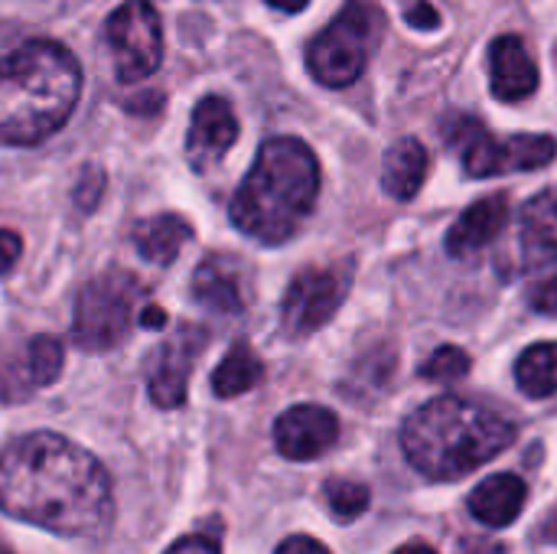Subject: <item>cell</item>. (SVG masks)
Segmentation results:
<instances>
[{
	"label": "cell",
	"instance_id": "cell-1",
	"mask_svg": "<svg viewBox=\"0 0 557 554\" xmlns=\"http://www.w3.org/2000/svg\"><path fill=\"white\" fill-rule=\"evenodd\" d=\"M0 509L55 535H98L111 522V480L78 444L39 431L0 454Z\"/></svg>",
	"mask_w": 557,
	"mask_h": 554
},
{
	"label": "cell",
	"instance_id": "cell-2",
	"mask_svg": "<svg viewBox=\"0 0 557 554\" xmlns=\"http://www.w3.org/2000/svg\"><path fill=\"white\" fill-rule=\"evenodd\" d=\"M82 69L55 39H26L0 59V144L29 147L75 111Z\"/></svg>",
	"mask_w": 557,
	"mask_h": 554
},
{
	"label": "cell",
	"instance_id": "cell-3",
	"mask_svg": "<svg viewBox=\"0 0 557 554\" xmlns=\"http://www.w3.org/2000/svg\"><path fill=\"white\" fill-rule=\"evenodd\" d=\"M320 196V160L300 137H271L232 196V222L264 245L287 242L313 212Z\"/></svg>",
	"mask_w": 557,
	"mask_h": 554
},
{
	"label": "cell",
	"instance_id": "cell-4",
	"mask_svg": "<svg viewBox=\"0 0 557 554\" xmlns=\"http://www.w3.org/2000/svg\"><path fill=\"white\" fill-rule=\"evenodd\" d=\"M512 441L516 424L509 418L457 395L421 405L401 428L405 457L431 480H460L499 457Z\"/></svg>",
	"mask_w": 557,
	"mask_h": 554
},
{
	"label": "cell",
	"instance_id": "cell-5",
	"mask_svg": "<svg viewBox=\"0 0 557 554\" xmlns=\"http://www.w3.org/2000/svg\"><path fill=\"white\" fill-rule=\"evenodd\" d=\"M382 10L372 0H349L307 46V69L326 88L352 85L382 39Z\"/></svg>",
	"mask_w": 557,
	"mask_h": 554
},
{
	"label": "cell",
	"instance_id": "cell-6",
	"mask_svg": "<svg viewBox=\"0 0 557 554\" xmlns=\"http://www.w3.org/2000/svg\"><path fill=\"white\" fill-rule=\"evenodd\" d=\"M140 300V281L131 271L108 268L95 274L75 297L72 340L85 353H104L124 343Z\"/></svg>",
	"mask_w": 557,
	"mask_h": 554
},
{
	"label": "cell",
	"instance_id": "cell-7",
	"mask_svg": "<svg viewBox=\"0 0 557 554\" xmlns=\"http://www.w3.org/2000/svg\"><path fill=\"white\" fill-rule=\"evenodd\" d=\"M447 144L460 153L467 176H503L539 170L555 160L557 144L548 134H512L496 140L476 118H457L447 131Z\"/></svg>",
	"mask_w": 557,
	"mask_h": 554
},
{
	"label": "cell",
	"instance_id": "cell-8",
	"mask_svg": "<svg viewBox=\"0 0 557 554\" xmlns=\"http://www.w3.org/2000/svg\"><path fill=\"white\" fill-rule=\"evenodd\" d=\"M104 39L121 82H140L163 62V29L150 0H124L104 23Z\"/></svg>",
	"mask_w": 557,
	"mask_h": 554
},
{
	"label": "cell",
	"instance_id": "cell-9",
	"mask_svg": "<svg viewBox=\"0 0 557 554\" xmlns=\"http://www.w3.org/2000/svg\"><path fill=\"white\" fill-rule=\"evenodd\" d=\"M349 291V271L339 268H307L300 271L281 304V320L290 336H310L333 320Z\"/></svg>",
	"mask_w": 557,
	"mask_h": 554
},
{
	"label": "cell",
	"instance_id": "cell-10",
	"mask_svg": "<svg viewBox=\"0 0 557 554\" xmlns=\"http://www.w3.org/2000/svg\"><path fill=\"white\" fill-rule=\"evenodd\" d=\"M202 346H206V330L196 323L180 327L160 346L153 369H150V379H147V392H150V402L157 408L170 411V408H180L186 402L189 376H193V366H196Z\"/></svg>",
	"mask_w": 557,
	"mask_h": 554
},
{
	"label": "cell",
	"instance_id": "cell-11",
	"mask_svg": "<svg viewBox=\"0 0 557 554\" xmlns=\"http://www.w3.org/2000/svg\"><path fill=\"white\" fill-rule=\"evenodd\" d=\"M238 140V118L232 104L222 95H206L199 98L193 121H189V137H186V160L193 170H209L215 167L232 144Z\"/></svg>",
	"mask_w": 557,
	"mask_h": 554
},
{
	"label": "cell",
	"instance_id": "cell-12",
	"mask_svg": "<svg viewBox=\"0 0 557 554\" xmlns=\"http://www.w3.org/2000/svg\"><path fill=\"white\" fill-rule=\"evenodd\" d=\"M339 438V421L323 405H294L274 424V444L287 460H313Z\"/></svg>",
	"mask_w": 557,
	"mask_h": 554
},
{
	"label": "cell",
	"instance_id": "cell-13",
	"mask_svg": "<svg viewBox=\"0 0 557 554\" xmlns=\"http://www.w3.org/2000/svg\"><path fill=\"white\" fill-rule=\"evenodd\" d=\"M193 297L199 307L212 313H242L248 304V287H245V268L238 258L212 251L199 261L193 274Z\"/></svg>",
	"mask_w": 557,
	"mask_h": 554
},
{
	"label": "cell",
	"instance_id": "cell-14",
	"mask_svg": "<svg viewBox=\"0 0 557 554\" xmlns=\"http://www.w3.org/2000/svg\"><path fill=\"white\" fill-rule=\"evenodd\" d=\"M490 82L499 101H525L539 91V65L522 36H499L490 46Z\"/></svg>",
	"mask_w": 557,
	"mask_h": 554
},
{
	"label": "cell",
	"instance_id": "cell-15",
	"mask_svg": "<svg viewBox=\"0 0 557 554\" xmlns=\"http://www.w3.org/2000/svg\"><path fill=\"white\" fill-rule=\"evenodd\" d=\"M509 222V199L503 193L476 199L447 232V251L454 258H470L486 248Z\"/></svg>",
	"mask_w": 557,
	"mask_h": 554
},
{
	"label": "cell",
	"instance_id": "cell-16",
	"mask_svg": "<svg viewBox=\"0 0 557 554\" xmlns=\"http://www.w3.org/2000/svg\"><path fill=\"white\" fill-rule=\"evenodd\" d=\"M525 496H529V490L519 477L496 473L470 493V513L490 529H506L519 519Z\"/></svg>",
	"mask_w": 557,
	"mask_h": 554
},
{
	"label": "cell",
	"instance_id": "cell-17",
	"mask_svg": "<svg viewBox=\"0 0 557 554\" xmlns=\"http://www.w3.org/2000/svg\"><path fill=\"white\" fill-rule=\"evenodd\" d=\"M519 229H522V248L535 264L557 261V186L525 202Z\"/></svg>",
	"mask_w": 557,
	"mask_h": 554
},
{
	"label": "cell",
	"instance_id": "cell-18",
	"mask_svg": "<svg viewBox=\"0 0 557 554\" xmlns=\"http://www.w3.org/2000/svg\"><path fill=\"white\" fill-rule=\"evenodd\" d=\"M428 150L421 140L414 137H405L398 140L388 153H385V163H382V189L392 196V199H414L418 189L424 186V176H428Z\"/></svg>",
	"mask_w": 557,
	"mask_h": 554
},
{
	"label": "cell",
	"instance_id": "cell-19",
	"mask_svg": "<svg viewBox=\"0 0 557 554\" xmlns=\"http://www.w3.org/2000/svg\"><path fill=\"white\" fill-rule=\"evenodd\" d=\"M193 235L189 222H183L180 216L173 212H163V216H153V219H144L134 225V245L137 251L153 261V264H173L176 255L183 251L186 238Z\"/></svg>",
	"mask_w": 557,
	"mask_h": 554
},
{
	"label": "cell",
	"instance_id": "cell-20",
	"mask_svg": "<svg viewBox=\"0 0 557 554\" xmlns=\"http://www.w3.org/2000/svg\"><path fill=\"white\" fill-rule=\"evenodd\" d=\"M261 376H264L261 359L245 343H235L228 349V356L212 372V392L219 398H238V395L251 392L261 382Z\"/></svg>",
	"mask_w": 557,
	"mask_h": 554
},
{
	"label": "cell",
	"instance_id": "cell-21",
	"mask_svg": "<svg viewBox=\"0 0 557 554\" xmlns=\"http://www.w3.org/2000/svg\"><path fill=\"white\" fill-rule=\"evenodd\" d=\"M516 382L529 398H548L557 392V343H535L516 362Z\"/></svg>",
	"mask_w": 557,
	"mask_h": 554
},
{
	"label": "cell",
	"instance_id": "cell-22",
	"mask_svg": "<svg viewBox=\"0 0 557 554\" xmlns=\"http://www.w3.org/2000/svg\"><path fill=\"white\" fill-rule=\"evenodd\" d=\"M26 353H29V366H33L36 385H39V389L52 385V382L59 379L62 359H65L62 343H59L55 336H49V333H36V336L26 340Z\"/></svg>",
	"mask_w": 557,
	"mask_h": 554
},
{
	"label": "cell",
	"instance_id": "cell-23",
	"mask_svg": "<svg viewBox=\"0 0 557 554\" xmlns=\"http://www.w3.org/2000/svg\"><path fill=\"white\" fill-rule=\"evenodd\" d=\"M323 493H326V503H330L336 522H352V519H359L369 509V490L362 483L330 480Z\"/></svg>",
	"mask_w": 557,
	"mask_h": 554
},
{
	"label": "cell",
	"instance_id": "cell-24",
	"mask_svg": "<svg viewBox=\"0 0 557 554\" xmlns=\"http://www.w3.org/2000/svg\"><path fill=\"white\" fill-rule=\"evenodd\" d=\"M467 372H470V356L457 346H441L421 369V376L431 382H457Z\"/></svg>",
	"mask_w": 557,
	"mask_h": 554
},
{
	"label": "cell",
	"instance_id": "cell-25",
	"mask_svg": "<svg viewBox=\"0 0 557 554\" xmlns=\"http://www.w3.org/2000/svg\"><path fill=\"white\" fill-rule=\"evenodd\" d=\"M20 255H23V238L10 229H0V278L13 271Z\"/></svg>",
	"mask_w": 557,
	"mask_h": 554
},
{
	"label": "cell",
	"instance_id": "cell-26",
	"mask_svg": "<svg viewBox=\"0 0 557 554\" xmlns=\"http://www.w3.org/2000/svg\"><path fill=\"white\" fill-rule=\"evenodd\" d=\"M405 20L414 26V29H434L437 23H441V16H437V10L428 3V0H414L408 10H405Z\"/></svg>",
	"mask_w": 557,
	"mask_h": 554
},
{
	"label": "cell",
	"instance_id": "cell-27",
	"mask_svg": "<svg viewBox=\"0 0 557 554\" xmlns=\"http://www.w3.org/2000/svg\"><path fill=\"white\" fill-rule=\"evenodd\" d=\"M274 554H330V549L320 545V542L310 539V535H290V539H284V542L277 545V552Z\"/></svg>",
	"mask_w": 557,
	"mask_h": 554
},
{
	"label": "cell",
	"instance_id": "cell-28",
	"mask_svg": "<svg viewBox=\"0 0 557 554\" xmlns=\"http://www.w3.org/2000/svg\"><path fill=\"white\" fill-rule=\"evenodd\" d=\"M532 307L539 313H557V278H548L535 287L532 294Z\"/></svg>",
	"mask_w": 557,
	"mask_h": 554
},
{
	"label": "cell",
	"instance_id": "cell-29",
	"mask_svg": "<svg viewBox=\"0 0 557 554\" xmlns=\"http://www.w3.org/2000/svg\"><path fill=\"white\" fill-rule=\"evenodd\" d=\"M166 554H219V545L212 539L193 535V539H180Z\"/></svg>",
	"mask_w": 557,
	"mask_h": 554
},
{
	"label": "cell",
	"instance_id": "cell-30",
	"mask_svg": "<svg viewBox=\"0 0 557 554\" xmlns=\"http://www.w3.org/2000/svg\"><path fill=\"white\" fill-rule=\"evenodd\" d=\"M457 554H503V545L493 542V539H463L460 542V552Z\"/></svg>",
	"mask_w": 557,
	"mask_h": 554
},
{
	"label": "cell",
	"instance_id": "cell-31",
	"mask_svg": "<svg viewBox=\"0 0 557 554\" xmlns=\"http://www.w3.org/2000/svg\"><path fill=\"white\" fill-rule=\"evenodd\" d=\"M264 3H271L274 10H284V13H300L310 0H264Z\"/></svg>",
	"mask_w": 557,
	"mask_h": 554
},
{
	"label": "cell",
	"instance_id": "cell-32",
	"mask_svg": "<svg viewBox=\"0 0 557 554\" xmlns=\"http://www.w3.org/2000/svg\"><path fill=\"white\" fill-rule=\"evenodd\" d=\"M163 323H166V313H163L160 307H147V310H144V327L153 330V327H163Z\"/></svg>",
	"mask_w": 557,
	"mask_h": 554
},
{
	"label": "cell",
	"instance_id": "cell-33",
	"mask_svg": "<svg viewBox=\"0 0 557 554\" xmlns=\"http://www.w3.org/2000/svg\"><path fill=\"white\" fill-rule=\"evenodd\" d=\"M395 554H437L431 545H421V542H411V545H405V549H398Z\"/></svg>",
	"mask_w": 557,
	"mask_h": 554
},
{
	"label": "cell",
	"instance_id": "cell-34",
	"mask_svg": "<svg viewBox=\"0 0 557 554\" xmlns=\"http://www.w3.org/2000/svg\"><path fill=\"white\" fill-rule=\"evenodd\" d=\"M39 3H52V7H69V3H78V0H39Z\"/></svg>",
	"mask_w": 557,
	"mask_h": 554
},
{
	"label": "cell",
	"instance_id": "cell-35",
	"mask_svg": "<svg viewBox=\"0 0 557 554\" xmlns=\"http://www.w3.org/2000/svg\"><path fill=\"white\" fill-rule=\"evenodd\" d=\"M0 554H13V552H10V545H7L3 539H0Z\"/></svg>",
	"mask_w": 557,
	"mask_h": 554
}]
</instances>
